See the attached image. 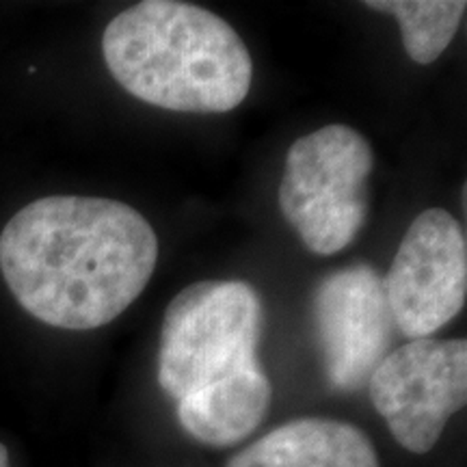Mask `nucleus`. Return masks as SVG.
<instances>
[{
  "label": "nucleus",
  "instance_id": "nucleus-6",
  "mask_svg": "<svg viewBox=\"0 0 467 467\" xmlns=\"http://www.w3.org/2000/svg\"><path fill=\"white\" fill-rule=\"evenodd\" d=\"M381 282L396 329L411 340L433 336L457 317L465 303L463 225L448 210H424L409 225Z\"/></svg>",
  "mask_w": 467,
  "mask_h": 467
},
{
  "label": "nucleus",
  "instance_id": "nucleus-5",
  "mask_svg": "<svg viewBox=\"0 0 467 467\" xmlns=\"http://www.w3.org/2000/svg\"><path fill=\"white\" fill-rule=\"evenodd\" d=\"M370 400L396 441L424 454L467 400V342L411 340L389 353L370 377Z\"/></svg>",
  "mask_w": 467,
  "mask_h": 467
},
{
  "label": "nucleus",
  "instance_id": "nucleus-11",
  "mask_svg": "<svg viewBox=\"0 0 467 467\" xmlns=\"http://www.w3.org/2000/svg\"><path fill=\"white\" fill-rule=\"evenodd\" d=\"M0 467H9V452L3 443H0Z\"/></svg>",
  "mask_w": 467,
  "mask_h": 467
},
{
  "label": "nucleus",
  "instance_id": "nucleus-1",
  "mask_svg": "<svg viewBox=\"0 0 467 467\" xmlns=\"http://www.w3.org/2000/svg\"><path fill=\"white\" fill-rule=\"evenodd\" d=\"M159 262L141 213L104 197L52 195L16 213L0 234V273L44 325L89 331L124 314Z\"/></svg>",
  "mask_w": 467,
  "mask_h": 467
},
{
  "label": "nucleus",
  "instance_id": "nucleus-9",
  "mask_svg": "<svg viewBox=\"0 0 467 467\" xmlns=\"http://www.w3.org/2000/svg\"><path fill=\"white\" fill-rule=\"evenodd\" d=\"M271 405V383L258 364L178 400L186 433L208 446H234L258 429Z\"/></svg>",
  "mask_w": 467,
  "mask_h": 467
},
{
  "label": "nucleus",
  "instance_id": "nucleus-4",
  "mask_svg": "<svg viewBox=\"0 0 467 467\" xmlns=\"http://www.w3.org/2000/svg\"><path fill=\"white\" fill-rule=\"evenodd\" d=\"M370 143L334 124L296 139L285 156L279 208L309 251L331 255L348 247L368 217Z\"/></svg>",
  "mask_w": 467,
  "mask_h": 467
},
{
  "label": "nucleus",
  "instance_id": "nucleus-7",
  "mask_svg": "<svg viewBox=\"0 0 467 467\" xmlns=\"http://www.w3.org/2000/svg\"><path fill=\"white\" fill-rule=\"evenodd\" d=\"M312 309L331 385L353 392L370 381L396 334L381 277L364 265L331 273L314 292Z\"/></svg>",
  "mask_w": 467,
  "mask_h": 467
},
{
  "label": "nucleus",
  "instance_id": "nucleus-2",
  "mask_svg": "<svg viewBox=\"0 0 467 467\" xmlns=\"http://www.w3.org/2000/svg\"><path fill=\"white\" fill-rule=\"evenodd\" d=\"M102 55L130 96L175 113H227L247 98L254 76L234 26L178 0H143L117 14Z\"/></svg>",
  "mask_w": 467,
  "mask_h": 467
},
{
  "label": "nucleus",
  "instance_id": "nucleus-10",
  "mask_svg": "<svg viewBox=\"0 0 467 467\" xmlns=\"http://www.w3.org/2000/svg\"><path fill=\"white\" fill-rule=\"evenodd\" d=\"M366 7L392 14L400 25L407 55L420 66H429L451 46L467 5L463 0H372Z\"/></svg>",
  "mask_w": 467,
  "mask_h": 467
},
{
  "label": "nucleus",
  "instance_id": "nucleus-8",
  "mask_svg": "<svg viewBox=\"0 0 467 467\" xmlns=\"http://www.w3.org/2000/svg\"><path fill=\"white\" fill-rule=\"evenodd\" d=\"M227 467H379V459L358 426L303 418L251 443Z\"/></svg>",
  "mask_w": 467,
  "mask_h": 467
},
{
  "label": "nucleus",
  "instance_id": "nucleus-3",
  "mask_svg": "<svg viewBox=\"0 0 467 467\" xmlns=\"http://www.w3.org/2000/svg\"><path fill=\"white\" fill-rule=\"evenodd\" d=\"M262 334L258 292L244 282H197L180 290L162 320L159 381L182 400L258 364Z\"/></svg>",
  "mask_w": 467,
  "mask_h": 467
}]
</instances>
